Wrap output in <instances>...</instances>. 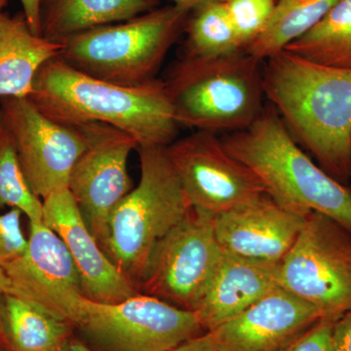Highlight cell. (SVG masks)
I'll use <instances>...</instances> for the list:
<instances>
[{"label": "cell", "mask_w": 351, "mask_h": 351, "mask_svg": "<svg viewBox=\"0 0 351 351\" xmlns=\"http://www.w3.org/2000/svg\"><path fill=\"white\" fill-rule=\"evenodd\" d=\"M263 87L295 142L335 180L350 184L351 69L282 50L263 61Z\"/></svg>", "instance_id": "1"}, {"label": "cell", "mask_w": 351, "mask_h": 351, "mask_svg": "<svg viewBox=\"0 0 351 351\" xmlns=\"http://www.w3.org/2000/svg\"><path fill=\"white\" fill-rule=\"evenodd\" d=\"M29 99L63 125L100 122L126 132L138 149L167 147L180 128L163 80L122 86L88 75L59 56L39 69Z\"/></svg>", "instance_id": "2"}, {"label": "cell", "mask_w": 351, "mask_h": 351, "mask_svg": "<svg viewBox=\"0 0 351 351\" xmlns=\"http://www.w3.org/2000/svg\"><path fill=\"white\" fill-rule=\"evenodd\" d=\"M228 154L250 168L267 193L288 211L306 218L318 212L351 233V189L314 163L272 106L242 130L221 138Z\"/></svg>", "instance_id": "3"}, {"label": "cell", "mask_w": 351, "mask_h": 351, "mask_svg": "<svg viewBox=\"0 0 351 351\" xmlns=\"http://www.w3.org/2000/svg\"><path fill=\"white\" fill-rule=\"evenodd\" d=\"M263 62L242 50L228 56H182L164 82L180 127L232 132L251 125L263 112Z\"/></svg>", "instance_id": "4"}, {"label": "cell", "mask_w": 351, "mask_h": 351, "mask_svg": "<svg viewBox=\"0 0 351 351\" xmlns=\"http://www.w3.org/2000/svg\"><path fill=\"white\" fill-rule=\"evenodd\" d=\"M189 13L173 4L88 29L64 41L59 57L98 80L122 86L144 84L156 80Z\"/></svg>", "instance_id": "5"}, {"label": "cell", "mask_w": 351, "mask_h": 351, "mask_svg": "<svg viewBox=\"0 0 351 351\" xmlns=\"http://www.w3.org/2000/svg\"><path fill=\"white\" fill-rule=\"evenodd\" d=\"M138 151L140 182L113 211L105 253L138 291L157 242L191 206L166 147H138Z\"/></svg>", "instance_id": "6"}, {"label": "cell", "mask_w": 351, "mask_h": 351, "mask_svg": "<svg viewBox=\"0 0 351 351\" xmlns=\"http://www.w3.org/2000/svg\"><path fill=\"white\" fill-rule=\"evenodd\" d=\"M279 286L339 319L351 311V233L334 219L311 212L279 263Z\"/></svg>", "instance_id": "7"}, {"label": "cell", "mask_w": 351, "mask_h": 351, "mask_svg": "<svg viewBox=\"0 0 351 351\" xmlns=\"http://www.w3.org/2000/svg\"><path fill=\"white\" fill-rule=\"evenodd\" d=\"M75 330L97 351H166L206 332L193 311L145 294L117 304L84 298Z\"/></svg>", "instance_id": "8"}, {"label": "cell", "mask_w": 351, "mask_h": 351, "mask_svg": "<svg viewBox=\"0 0 351 351\" xmlns=\"http://www.w3.org/2000/svg\"><path fill=\"white\" fill-rule=\"evenodd\" d=\"M214 216L191 207L157 242L138 286L141 294L195 311L223 257L215 237Z\"/></svg>", "instance_id": "9"}, {"label": "cell", "mask_w": 351, "mask_h": 351, "mask_svg": "<svg viewBox=\"0 0 351 351\" xmlns=\"http://www.w3.org/2000/svg\"><path fill=\"white\" fill-rule=\"evenodd\" d=\"M85 141L68 182L90 232L105 251L115 208L133 189L129 156L137 142L126 132L100 122L77 126Z\"/></svg>", "instance_id": "10"}, {"label": "cell", "mask_w": 351, "mask_h": 351, "mask_svg": "<svg viewBox=\"0 0 351 351\" xmlns=\"http://www.w3.org/2000/svg\"><path fill=\"white\" fill-rule=\"evenodd\" d=\"M166 152L191 207L215 215L267 193L257 175L228 154L216 133L196 130Z\"/></svg>", "instance_id": "11"}, {"label": "cell", "mask_w": 351, "mask_h": 351, "mask_svg": "<svg viewBox=\"0 0 351 351\" xmlns=\"http://www.w3.org/2000/svg\"><path fill=\"white\" fill-rule=\"evenodd\" d=\"M0 122L13 138L34 195L43 200L68 189L69 175L85 147L80 129L46 117L29 98L0 99Z\"/></svg>", "instance_id": "12"}, {"label": "cell", "mask_w": 351, "mask_h": 351, "mask_svg": "<svg viewBox=\"0 0 351 351\" xmlns=\"http://www.w3.org/2000/svg\"><path fill=\"white\" fill-rule=\"evenodd\" d=\"M29 226L24 255L2 267L6 294L36 304L75 328L85 298L75 263L63 240L43 221H29Z\"/></svg>", "instance_id": "13"}, {"label": "cell", "mask_w": 351, "mask_h": 351, "mask_svg": "<svg viewBox=\"0 0 351 351\" xmlns=\"http://www.w3.org/2000/svg\"><path fill=\"white\" fill-rule=\"evenodd\" d=\"M43 203V223L66 245L80 274L86 299L117 304L141 294L101 249L68 189L54 191Z\"/></svg>", "instance_id": "14"}, {"label": "cell", "mask_w": 351, "mask_h": 351, "mask_svg": "<svg viewBox=\"0 0 351 351\" xmlns=\"http://www.w3.org/2000/svg\"><path fill=\"white\" fill-rule=\"evenodd\" d=\"M304 219L265 193L215 215V237L223 253L280 263L295 244Z\"/></svg>", "instance_id": "15"}, {"label": "cell", "mask_w": 351, "mask_h": 351, "mask_svg": "<svg viewBox=\"0 0 351 351\" xmlns=\"http://www.w3.org/2000/svg\"><path fill=\"white\" fill-rule=\"evenodd\" d=\"M322 313L282 288L207 331L218 351H280Z\"/></svg>", "instance_id": "16"}, {"label": "cell", "mask_w": 351, "mask_h": 351, "mask_svg": "<svg viewBox=\"0 0 351 351\" xmlns=\"http://www.w3.org/2000/svg\"><path fill=\"white\" fill-rule=\"evenodd\" d=\"M278 288L279 263L223 253L193 313L203 329L212 331Z\"/></svg>", "instance_id": "17"}, {"label": "cell", "mask_w": 351, "mask_h": 351, "mask_svg": "<svg viewBox=\"0 0 351 351\" xmlns=\"http://www.w3.org/2000/svg\"><path fill=\"white\" fill-rule=\"evenodd\" d=\"M63 43L32 32L24 15L0 18V99L29 98L39 69L60 56Z\"/></svg>", "instance_id": "18"}, {"label": "cell", "mask_w": 351, "mask_h": 351, "mask_svg": "<svg viewBox=\"0 0 351 351\" xmlns=\"http://www.w3.org/2000/svg\"><path fill=\"white\" fill-rule=\"evenodd\" d=\"M158 4V0H40V36L63 43L88 29L133 19Z\"/></svg>", "instance_id": "19"}, {"label": "cell", "mask_w": 351, "mask_h": 351, "mask_svg": "<svg viewBox=\"0 0 351 351\" xmlns=\"http://www.w3.org/2000/svg\"><path fill=\"white\" fill-rule=\"evenodd\" d=\"M2 314L12 351H62L73 336L68 321L15 295H3Z\"/></svg>", "instance_id": "20"}, {"label": "cell", "mask_w": 351, "mask_h": 351, "mask_svg": "<svg viewBox=\"0 0 351 351\" xmlns=\"http://www.w3.org/2000/svg\"><path fill=\"white\" fill-rule=\"evenodd\" d=\"M339 0H277L262 34L245 51L265 61L315 27Z\"/></svg>", "instance_id": "21"}, {"label": "cell", "mask_w": 351, "mask_h": 351, "mask_svg": "<svg viewBox=\"0 0 351 351\" xmlns=\"http://www.w3.org/2000/svg\"><path fill=\"white\" fill-rule=\"evenodd\" d=\"M285 50L316 63L351 69V0H339L315 27Z\"/></svg>", "instance_id": "22"}, {"label": "cell", "mask_w": 351, "mask_h": 351, "mask_svg": "<svg viewBox=\"0 0 351 351\" xmlns=\"http://www.w3.org/2000/svg\"><path fill=\"white\" fill-rule=\"evenodd\" d=\"M186 20L184 57L212 59L244 50L228 17L225 1L193 9Z\"/></svg>", "instance_id": "23"}, {"label": "cell", "mask_w": 351, "mask_h": 351, "mask_svg": "<svg viewBox=\"0 0 351 351\" xmlns=\"http://www.w3.org/2000/svg\"><path fill=\"white\" fill-rule=\"evenodd\" d=\"M15 208L29 221H43V203L32 191L10 133L0 122V209Z\"/></svg>", "instance_id": "24"}, {"label": "cell", "mask_w": 351, "mask_h": 351, "mask_svg": "<svg viewBox=\"0 0 351 351\" xmlns=\"http://www.w3.org/2000/svg\"><path fill=\"white\" fill-rule=\"evenodd\" d=\"M277 0H226V12L243 48L262 34Z\"/></svg>", "instance_id": "25"}, {"label": "cell", "mask_w": 351, "mask_h": 351, "mask_svg": "<svg viewBox=\"0 0 351 351\" xmlns=\"http://www.w3.org/2000/svg\"><path fill=\"white\" fill-rule=\"evenodd\" d=\"M22 212L12 208L0 213V267L8 265L24 255L29 244L22 230Z\"/></svg>", "instance_id": "26"}, {"label": "cell", "mask_w": 351, "mask_h": 351, "mask_svg": "<svg viewBox=\"0 0 351 351\" xmlns=\"http://www.w3.org/2000/svg\"><path fill=\"white\" fill-rule=\"evenodd\" d=\"M337 320L322 316L280 351H334L332 330Z\"/></svg>", "instance_id": "27"}, {"label": "cell", "mask_w": 351, "mask_h": 351, "mask_svg": "<svg viewBox=\"0 0 351 351\" xmlns=\"http://www.w3.org/2000/svg\"><path fill=\"white\" fill-rule=\"evenodd\" d=\"M334 351H351V311L336 321L332 330Z\"/></svg>", "instance_id": "28"}, {"label": "cell", "mask_w": 351, "mask_h": 351, "mask_svg": "<svg viewBox=\"0 0 351 351\" xmlns=\"http://www.w3.org/2000/svg\"><path fill=\"white\" fill-rule=\"evenodd\" d=\"M166 351H218L215 348L209 332H205L182 341L179 345Z\"/></svg>", "instance_id": "29"}, {"label": "cell", "mask_w": 351, "mask_h": 351, "mask_svg": "<svg viewBox=\"0 0 351 351\" xmlns=\"http://www.w3.org/2000/svg\"><path fill=\"white\" fill-rule=\"evenodd\" d=\"M25 16L32 32L40 36V0H20Z\"/></svg>", "instance_id": "30"}, {"label": "cell", "mask_w": 351, "mask_h": 351, "mask_svg": "<svg viewBox=\"0 0 351 351\" xmlns=\"http://www.w3.org/2000/svg\"><path fill=\"white\" fill-rule=\"evenodd\" d=\"M6 294V278L4 270L0 267V351H12L9 339L7 338L4 327L3 314H2V299Z\"/></svg>", "instance_id": "31"}, {"label": "cell", "mask_w": 351, "mask_h": 351, "mask_svg": "<svg viewBox=\"0 0 351 351\" xmlns=\"http://www.w3.org/2000/svg\"><path fill=\"white\" fill-rule=\"evenodd\" d=\"M62 351H97L92 346L88 345L86 341L73 336L66 341Z\"/></svg>", "instance_id": "32"}, {"label": "cell", "mask_w": 351, "mask_h": 351, "mask_svg": "<svg viewBox=\"0 0 351 351\" xmlns=\"http://www.w3.org/2000/svg\"><path fill=\"white\" fill-rule=\"evenodd\" d=\"M174 5L182 7V8L188 9L193 11V9L197 8L204 4L210 3V2L226 1V0H171Z\"/></svg>", "instance_id": "33"}, {"label": "cell", "mask_w": 351, "mask_h": 351, "mask_svg": "<svg viewBox=\"0 0 351 351\" xmlns=\"http://www.w3.org/2000/svg\"><path fill=\"white\" fill-rule=\"evenodd\" d=\"M10 1L11 0H0V18L3 15L4 9L6 8V6L8 5Z\"/></svg>", "instance_id": "34"}, {"label": "cell", "mask_w": 351, "mask_h": 351, "mask_svg": "<svg viewBox=\"0 0 351 351\" xmlns=\"http://www.w3.org/2000/svg\"><path fill=\"white\" fill-rule=\"evenodd\" d=\"M350 189H351V172H350Z\"/></svg>", "instance_id": "35"}]
</instances>
